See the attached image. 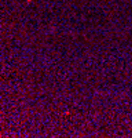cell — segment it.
<instances>
[{"label": "cell", "mask_w": 132, "mask_h": 138, "mask_svg": "<svg viewBox=\"0 0 132 138\" xmlns=\"http://www.w3.org/2000/svg\"><path fill=\"white\" fill-rule=\"evenodd\" d=\"M26 1H32V0H26Z\"/></svg>", "instance_id": "cell-1"}]
</instances>
